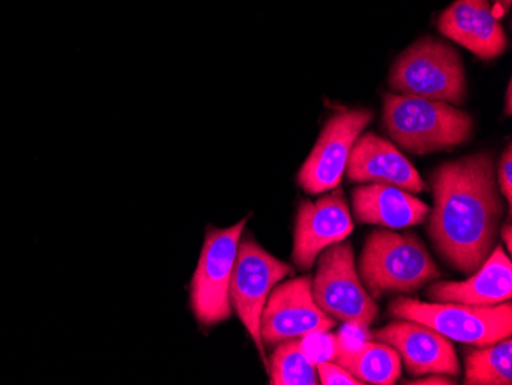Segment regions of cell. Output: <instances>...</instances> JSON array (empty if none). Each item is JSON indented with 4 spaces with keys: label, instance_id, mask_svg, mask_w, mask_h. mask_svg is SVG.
<instances>
[{
    "label": "cell",
    "instance_id": "obj_24",
    "mask_svg": "<svg viewBox=\"0 0 512 385\" xmlns=\"http://www.w3.org/2000/svg\"><path fill=\"white\" fill-rule=\"evenodd\" d=\"M511 83L508 85V89H506V112L511 114Z\"/></svg>",
    "mask_w": 512,
    "mask_h": 385
},
{
    "label": "cell",
    "instance_id": "obj_17",
    "mask_svg": "<svg viewBox=\"0 0 512 385\" xmlns=\"http://www.w3.org/2000/svg\"><path fill=\"white\" fill-rule=\"evenodd\" d=\"M333 361L362 385H391L398 381L402 372L401 356L381 341H362L352 347L338 344Z\"/></svg>",
    "mask_w": 512,
    "mask_h": 385
},
{
    "label": "cell",
    "instance_id": "obj_25",
    "mask_svg": "<svg viewBox=\"0 0 512 385\" xmlns=\"http://www.w3.org/2000/svg\"><path fill=\"white\" fill-rule=\"evenodd\" d=\"M496 2L503 8V10H511L512 0H496Z\"/></svg>",
    "mask_w": 512,
    "mask_h": 385
},
{
    "label": "cell",
    "instance_id": "obj_3",
    "mask_svg": "<svg viewBox=\"0 0 512 385\" xmlns=\"http://www.w3.org/2000/svg\"><path fill=\"white\" fill-rule=\"evenodd\" d=\"M359 278L373 298L411 293L440 278L421 238L393 231L371 232L359 258Z\"/></svg>",
    "mask_w": 512,
    "mask_h": 385
},
{
    "label": "cell",
    "instance_id": "obj_15",
    "mask_svg": "<svg viewBox=\"0 0 512 385\" xmlns=\"http://www.w3.org/2000/svg\"><path fill=\"white\" fill-rule=\"evenodd\" d=\"M427 297L434 303H459L468 306H496L511 301L512 264L503 246L494 247L485 263L467 281H442L431 284Z\"/></svg>",
    "mask_w": 512,
    "mask_h": 385
},
{
    "label": "cell",
    "instance_id": "obj_11",
    "mask_svg": "<svg viewBox=\"0 0 512 385\" xmlns=\"http://www.w3.org/2000/svg\"><path fill=\"white\" fill-rule=\"evenodd\" d=\"M355 229L341 189L316 201L302 200L296 214L292 258L302 270L312 269L319 254L344 241Z\"/></svg>",
    "mask_w": 512,
    "mask_h": 385
},
{
    "label": "cell",
    "instance_id": "obj_22",
    "mask_svg": "<svg viewBox=\"0 0 512 385\" xmlns=\"http://www.w3.org/2000/svg\"><path fill=\"white\" fill-rule=\"evenodd\" d=\"M405 384H416V385H451L456 384L451 379V376L447 375H436V373H431V375L419 376V378L414 379V381H407Z\"/></svg>",
    "mask_w": 512,
    "mask_h": 385
},
{
    "label": "cell",
    "instance_id": "obj_16",
    "mask_svg": "<svg viewBox=\"0 0 512 385\" xmlns=\"http://www.w3.org/2000/svg\"><path fill=\"white\" fill-rule=\"evenodd\" d=\"M353 214L359 223L404 229L424 223L430 206L396 186L367 185L353 189Z\"/></svg>",
    "mask_w": 512,
    "mask_h": 385
},
{
    "label": "cell",
    "instance_id": "obj_9",
    "mask_svg": "<svg viewBox=\"0 0 512 385\" xmlns=\"http://www.w3.org/2000/svg\"><path fill=\"white\" fill-rule=\"evenodd\" d=\"M371 120L370 109H348L327 122L298 172V185L307 194H322L341 185L353 145Z\"/></svg>",
    "mask_w": 512,
    "mask_h": 385
},
{
    "label": "cell",
    "instance_id": "obj_18",
    "mask_svg": "<svg viewBox=\"0 0 512 385\" xmlns=\"http://www.w3.org/2000/svg\"><path fill=\"white\" fill-rule=\"evenodd\" d=\"M465 384L511 385L512 341L502 339L490 346L468 353L465 361Z\"/></svg>",
    "mask_w": 512,
    "mask_h": 385
},
{
    "label": "cell",
    "instance_id": "obj_13",
    "mask_svg": "<svg viewBox=\"0 0 512 385\" xmlns=\"http://www.w3.org/2000/svg\"><path fill=\"white\" fill-rule=\"evenodd\" d=\"M345 172L353 183L396 186L410 194L425 191V181L405 155L373 132L359 135Z\"/></svg>",
    "mask_w": 512,
    "mask_h": 385
},
{
    "label": "cell",
    "instance_id": "obj_8",
    "mask_svg": "<svg viewBox=\"0 0 512 385\" xmlns=\"http://www.w3.org/2000/svg\"><path fill=\"white\" fill-rule=\"evenodd\" d=\"M290 274L292 267L289 264L273 257L252 237H241L230 280V306L252 336L264 361L266 352L260 333L261 315L273 287Z\"/></svg>",
    "mask_w": 512,
    "mask_h": 385
},
{
    "label": "cell",
    "instance_id": "obj_7",
    "mask_svg": "<svg viewBox=\"0 0 512 385\" xmlns=\"http://www.w3.org/2000/svg\"><path fill=\"white\" fill-rule=\"evenodd\" d=\"M247 218L227 229H209L191 283V309L201 326L212 327L232 316L229 289L238 244Z\"/></svg>",
    "mask_w": 512,
    "mask_h": 385
},
{
    "label": "cell",
    "instance_id": "obj_20",
    "mask_svg": "<svg viewBox=\"0 0 512 385\" xmlns=\"http://www.w3.org/2000/svg\"><path fill=\"white\" fill-rule=\"evenodd\" d=\"M316 373L319 384L322 385H362L355 376L350 375L335 361H319L316 364Z\"/></svg>",
    "mask_w": 512,
    "mask_h": 385
},
{
    "label": "cell",
    "instance_id": "obj_10",
    "mask_svg": "<svg viewBox=\"0 0 512 385\" xmlns=\"http://www.w3.org/2000/svg\"><path fill=\"white\" fill-rule=\"evenodd\" d=\"M335 326L336 320L316 306L312 277L304 275L273 287L261 315L260 333L264 346L275 347L287 339L330 332Z\"/></svg>",
    "mask_w": 512,
    "mask_h": 385
},
{
    "label": "cell",
    "instance_id": "obj_4",
    "mask_svg": "<svg viewBox=\"0 0 512 385\" xmlns=\"http://www.w3.org/2000/svg\"><path fill=\"white\" fill-rule=\"evenodd\" d=\"M388 312L398 320L416 321L471 346L483 347L511 338L512 307L509 301L496 306L459 303H424L408 297L391 301Z\"/></svg>",
    "mask_w": 512,
    "mask_h": 385
},
{
    "label": "cell",
    "instance_id": "obj_12",
    "mask_svg": "<svg viewBox=\"0 0 512 385\" xmlns=\"http://www.w3.org/2000/svg\"><path fill=\"white\" fill-rule=\"evenodd\" d=\"M371 338L393 347L410 376H459V359L451 339L431 327L410 320L393 321L371 333Z\"/></svg>",
    "mask_w": 512,
    "mask_h": 385
},
{
    "label": "cell",
    "instance_id": "obj_14",
    "mask_svg": "<svg viewBox=\"0 0 512 385\" xmlns=\"http://www.w3.org/2000/svg\"><path fill=\"white\" fill-rule=\"evenodd\" d=\"M439 31L483 60L502 56L508 45L488 0H454L440 16Z\"/></svg>",
    "mask_w": 512,
    "mask_h": 385
},
{
    "label": "cell",
    "instance_id": "obj_5",
    "mask_svg": "<svg viewBox=\"0 0 512 385\" xmlns=\"http://www.w3.org/2000/svg\"><path fill=\"white\" fill-rule=\"evenodd\" d=\"M388 83L396 94L450 105H462L467 96V77L459 54L433 37L413 43L398 57Z\"/></svg>",
    "mask_w": 512,
    "mask_h": 385
},
{
    "label": "cell",
    "instance_id": "obj_21",
    "mask_svg": "<svg viewBox=\"0 0 512 385\" xmlns=\"http://www.w3.org/2000/svg\"><path fill=\"white\" fill-rule=\"evenodd\" d=\"M497 186L500 194L508 200L509 206L512 203V151L511 146L506 149L505 154L500 158L499 169H497Z\"/></svg>",
    "mask_w": 512,
    "mask_h": 385
},
{
    "label": "cell",
    "instance_id": "obj_6",
    "mask_svg": "<svg viewBox=\"0 0 512 385\" xmlns=\"http://www.w3.org/2000/svg\"><path fill=\"white\" fill-rule=\"evenodd\" d=\"M316 306L333 320L367 330L378 316V304L365 289L356 270L355 252L348 241L332 244L319 254L312 278Z\"/></svg>",
    "mask_w": 512,
    "mask_h": 385
},
{
    "label": "cell",
    "instance_id": "obj_23",
    "mask_svg": "<svg viewBox=\"0 0 512 385\" xmlns=\"http://www.w3.org/2000/svg\"><path fill=\"white\" fill-rule=\"evenodd\" d=\"M500 235H502L503 243H505L506 249H508V252H511V246H512V226L511 223L503 224L502 228H500Z\"/></svg>",
    "mask_w": 512,
    "mask_h": 385
},
{
    "label": "cell",
    "instance_id": "obj_1",
    "mask_svg": "<svg viewBox=\"0 0 512 385\" xmlns=\"http://www.w3.org/2000/svg\"><path fill=\"white\" fill-rule=\"evenodd\" d=\"M427 232L445 263L473 275L497 246L503 203L488 152L440 165L431 175Z\"/></svg>",
    "mask_w": 512,
    "mask_h": 385
},
{
    "label": "cell",
    "instance_id": "obj_19",
    "mask_svg": "<svg viewBox=\"0 0 512 385\" xmlns=\"http://www.w3.org/2000/svg\"><path fill=\"white\" fill-rule=\"evenodd\" d=\"M270 384H319L316 364L302 347L301 338L287 339L275 346L269 366Z\"/></svg>",
    "mask_w": 512,
    "mask_h": 385
},
{
    "label": "cell",
    "instance_id": "obj_2",
    "mask_svg": "<svg viewBox=\"0 0 512 385\" xmlns=\"http://www.w3.org/2000/svg\"><path fill=\"white\" fill-rule=\"evenodd\" d=\"M384 125L399 146L424 155L467 143L474 122L450 103L394 93L385 96Z\"/></svg>",
    "mask_w": 512,
    "mask_h": 385
}]
</instances>
